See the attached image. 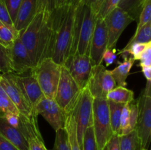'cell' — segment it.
<instances>
[{
    "label": "cell",
    "mask_w": 151,
    "mask_h": 150,
    "mask_svg": "<svg viewBox=\"0 0 151 150\" xmlns=\"http://www.w3.org/2000/svg\"><path fill=\"white\" fill-rule=\"evenodd\" d=\"M139 114V100H134L130 103V118L128 129H127V135L134 130L137 127V123H138Z\"/></svg>",
    "instance_id": "cell-29"
},
{
    "label": "cell",
    "mask_w": 151,
    "mask_h": 150,
    "mask_svg": "<svg viewBox=\"0 0 151 150\" xmlns=\"http://www.w3.org/2000/svg\"><path fill=\"white\" fill-rule=\"evenodd\" d=\"M107 150H120L119 138L118 135H114L106 145Z\"/></svg>",
    "instance_id": "cell-44"
},
{
    "label": "cell",
    "mask_w": 151,
    "mask_h": 150,
    "mask_svg": "<svg viewBox=\"0 0 151 150\" xmlns=\"http://www.w3.org/2000/svg\"><path fill=\"white\" fill-rule=\"evenodd\" d=\"M103 150H107V148H106V147H105V148H104V149H103Z\"/></svg>",
    "instance_id": "cell-50"
},
{
    "label": "cell",
    "mask_w": 151,
    "mask_h": 150,
    "mask_svg": "<svg viewBox=\"0 0 151 150\" xmlns=\"http://www.w3.org/2000/svg\"><path fill=\"white\" fill-rule=\"evenodd\" d=\"M19 35V32L16 30L14 26L7 25L0 21V44L1 45L9 48Z\"/></svg>",
    "instance_id": "cell-24"
},
{
    "label": "cell",
    "mask_w": 151,
    "mask_h": 150,
    "mask_svg": "<svg viewBox=\"0 0 151 150\" xmlns=\"http://www.w3.org/2000/svg\"><path fill=\"white\" fill-rule=\"evenodd\" d=\"M61 66L51 57H48L35 66L31 71L47 98L55 99L60 80Z\"/></svg>",
    "instance_id": "cell-4"
},
{
    "label": "cell",
    "mask_w": 151,
    "mask_h": 150,
    "mask_svg": "<svg viewBox=\"0 0 151 150\" xmlns=\"http://www.w3.org/2000/svg\"><path fill=\"white\" fill-rule=\"evenodd\" d=\"M93 127L99 150H103L114 134L111 125L109 101L94 99L93 103Z\"/></svg>",
    "instance_id": "cell-5"
},
{
    "label": "cell",
    "mask_w": 151,
    "mask_h": 150,
    "mask_svg": "<svg viewBox=\"0 0 151 150\" xmlns=\"http://www.w3.org/2000/svg\"><path fill=\"white\" fill-rule=\"evenodd\" d=\"M151 21V0H145L139 16V21L136 31Z\"/></svg>",
    "instance_id": "cell-30"
},
{
    "label": "cell",
    "mask_w": 151,
    "mask_h": 150,
    "mask_svg": "<svg viewBox=\"0 0 151 150\" xmlns=\"http://www.w3.org/2000/svg\"><path fill=\"white\" fill-rule=\"evenodd\" d=\"M76 4L70 3L51 12L54 30V47L51 58L62 66L70 54L73 39L74 21Z\"/></svg>",
    "instance_id": "cell-2"
},
{
    "label": "cell",
    "mask_w": 151,
    "mask_h": 150,
    "mask_svg": "<svg viewBox=\"0 0 151 150\" xmlns=\"http://www.w3.org/2000/svg\"><path fill=\"white\" fill-rule=\"evenodd\" d=\"M9 113L19 114V111L8 96L0 97V116H4Z\"/></svg>",
    "instance_id": "cell-31"
},
{
    "label": "cell",
    "mask_w": 151,
    "mask_h": 150,
    "mask_svg": "<svg viewBox=\"0 0 151 150\" xmlns=\"http://www.w3.org/2000/svg\"><path fill=\"white\" fill-rule=\"evenodd\" d=\"M142 71L147 80V83H151V66H142Z\"/></svg>",
    "instance_id": "cell-45"
},
{
    "label": "cell",
    "mask_w": 151,
    "mask_h": 150,
    "mask_svg": "<svg viewBox=\"0 0 151 150\" xmlns=\"http://www.w3.org/2000/svg\"><path fill=\"white\" fill-rule=\"evenodd\" d=\"M35 113L41 115L55 131L65 128L67 113L52 99L44 97L35 108Z\"/></svg>",
    "instance_id": "cell-13"
},
{
    "label": "cell",
    "mask_w": 151,
    "mask_h": 150,
    "mask_svg": "<svg viewBox=\"0 0 151 150\" xmlns=\"http://www.w3.org/2000/svg\"><path fill=\"white\" fill-rule=\"evenodd\" d=\"M145 0H121L118 7L131 15L134 20L139 17Z\"/></svg>",
    "instance_id": "cell-26"
},
{
    "label": "cell",
    "mask_w": 151,
    "mask_h": 150,
    "mask_svg": "<svg viewBox=\"0 0 151 150\" xmlns=\"http://www.w3.org/2000/svg\"><path fill=\"white\" fill-rule=\"evenodd\" d=\"M3 117L6 119L7 123L14 127L18 128L19 125V121H20V113L19 114H16V113H9V114L5 115Z\"/></svg>",
    "instance_id": "cell-41"
},
{
    "label": "cell",
    "mask_w": 151,
    "mask_h": 150,
    "mask_svg": "<svg viewBox=\"0 0 151 150\" xmlns=\"http://www.w3.org/2000/svg\"><path fill=\"white\" fill-rule=\"evenodd\" d=\"M37 13L40 11L52 12L54 10V0H36Z\"/></svg>",
    "instance_id": "cell-40"
},
{
    "label": "cell",
    "mask_w": 151,
    "mask_h": 150,
    "mask_svg": "<svg viewBox=\"0 0 151 150\" xmlns=\"http://www.w3.org/2000/svg\"><path fill=\"white\" fill-rule=\"evenodd\" d=\"M109 35L108 48H114L125 28L134 21V19L127 12L119 7H116L104 19Z\"/></svg>",
    "instance_id": "cell-11"
},
{
    "label": "cell",
    "mask_w": 151,
    "mask_h": 150,
    "mask_svg": "<svg viewBox=\"0 0 151 150\" xmlns=\"http://www.w3.org/2000/svg\"><path fill=\"white\" fill-rule=\"evenodd\" d=\"M1 74H0V97H2V96H7V94L6 92L4 91V88L3 87L1 86Z\"/></svg>",
    "instance_id": "cell-48"
},
{
    "label": "cell",
    "mask_w": 151,
    "mask_h": 150,
    "mask_svg": "<svg viewBox=\"0 0 151 150\" xmlns=\"http://www.w3.org/2000/svg\"><path fill=\"white\" fill-rule=\"evenodd\" d=\"M121 0H104L97 12V18L104 19L106 16L118 7Z\"/></svg>",
    "instance_id": "cell-33"
},
{
    "label": "cell",
    "mask_w": 151,
    "mask_h": 150,
    "mask_svg": "<svg viewBox=\"0 0 151 150\" xmlns=\"http://www.w3.org/2000/svg\"><path fill=\"white\" fill-rule=\"evenodd\" d=\"M0 150H19V149L0 133Z\"/></svg>",
    "instance_id": "cell-42"
},
{
    "label": "cell",
    "mask_w": 151,
    "mask_h": 150,
    "mask_svg": "<svg viewBox=\"0 0 151 150\" xmlns=\"http://www.w3.org/2000/svg\"><path fill=\"white\" fill-rule=\"evenodd\" d=\"M120 150H142L139 135L136 129L128 135H119Z\"/></svg>",
    "instance_id": "cell-23"
},
{
    "label": "cell",
    "mask_w": 151,
    "mask_h": 150,
    "mask_svg": "<svg viewBox=\"0 0 151 150\" xmlns=\"http://www.w3.org/2000/svg\"><path fill=\"white\" fill-rule=\"evenodd\" d=\"M11 71L19 75L32 71L34 68L27 49L18 37L8 48Z\"/></svg>",
    "instance_id": "cell-14"
},
{
    "label": "cell",
    "mask_w": 151,
    "mask_h": 150,
    "mask_svg": "<svg viewBox=\"0 0 151 150\" xmlns=\"http://www.w3.org/2000/svg\"><path fill=\"white\" fill-rule=\"evenodd\" d=\"M1 74V70H0V74Z\"/></svg>",
    "instance_id": "cell-51"
},
{
    "label": "cell",
    "mask_w": 151,
    "mask_h": 150,
    "mask_svg": "<svg viewBox=\"0 0 151 150\" xmlns=\"http://www.w3.org/2000/svg\"><path fill=\"white\" fill-rule=\"evenodd\" d=\"M1 84L7 96L17 107L21 114L27 118L37 119L38 116L34 113L30 104L15 79V73L10 71L1 74Z\"/></svg>",
    "instance_id": "cell-8"
},
{
    "label": "cell",
    "mask_w": 151,
    "mask_h": 150,
    "mask_svg": "<svg viewBox=\"0 0 151 150\" xmlns=\"http://www.w3.org/2000/svg\"><path fill=\"white\" fill-rule=\"evenodd\" d=\"M73 1H75V2H76V3H78V4H79V3L81 2V0H73Z\"/></svg>",
    "instance_id": "cell-49"
},
{
    "label": "cell",
    "mask_w": 151,
    "mask_h": 150,
    "mask_svg": "<svg viewBox=\"0 0 151 150\" xmlns=\"http://www.w3.org/2000/svg\"><path fill=\"white\" fill-rule=\"evenodd\" d=\"M97 20V13L90 6L81 3L76 4L70 54L89 55L90 46Z\"/></svg>",
    "instance_id": "cell-3"
},
{
    "label": "cell",
    "mask_w": 151,
    "mask_h": 150,
    "mask_svg": "<svg viewBox=\"0 0 151 150\" xmlns=\"http://www.w3.org/2000/svg\"><path fill=\"white\" fill-rule=\"evenodd\" d=\"M83 150H99L93 125L86 129L83 138Z\"/></svg>",
    "instance_id": "cell-28"
},
{
    "label": "cell",
    "mask_w": 151,
    "mask_h": 150,
    "mask_svg": "<svg viewBox=\"0 0 151 150\" xmlns=\"http://www.w3.org/2000/svg\"><path fill=\"white\" fill-rule=\"evenodd\" d=\"M0 133L19 150H29V143L24 135L18 128L9 124L3 116H0Z\"/></svg>",
    "instance_id": "cell-17"
},
{
    "label": "cell",
    "mask_w": 151,
    "mask_h": 150,
    "mask_svg": "<svg viewBox=\"0 0 151 150\" xmlns=\"http://www.w3.org/2000/svg\"><path fill=\"white\" fill-rule=\"evenodd\" d=\"M139 114L136 130L142 150H147L151 143V97L142 92L139 98Z\"/></svg>",
    "instance_id": "cell-12"
},
{
    "label": "cell",
    "mask_w": 151,
    "mask_h": 150,
    "mask_svg": "<svg viewBox=\"0 0 151 150\" xmlns=\"http://www.w3.org/2000/svg\"><path fill=\"white\" fill-rule=\"evenodd\" d=\"M143 92H144L146 95L149 96L151 97V83H147L145 89L144 90Z\"/></svg>",
    "instance_id": "cell-47"
},
{
    "label": "cell",
    "mask_w": 151,
    "mask_h": 150,
    "mask_svg": "<svg viewBox=\"0 0 151 150\" xmlns=\"http://www.w3.org/2000/svg\"><path fill=\"white\" fill-rule=\"evenodd\" d=\"M103 62L106 63V66H110L114 63H119L118 61V54L115 48H108L105 51L103 56Z\"/></svg>",
    "instance_id": "cell-36"
},
{
    "label": "cell",
    "mask_w": 151,
    "mask_h": 150,
    "mask_svg": "<svg viewBox=\"0 0 151 150\" xmlns=\"http://www.w3.org/2000/svg\"><path fill=\"white\" fill-rule=\"evenodd\" d=\"M151 41V21L142 26L138 31H136L134 36L131 38L125 46L135 43L147 44Z\"/></svg>",
    "instance_id": "cell-25"
},
{
    "label": "cell",
    "mask_w": 151,
    "mask_h": 150,
    "mask_svg": "<svg viewBox=\"0 0 151 150\" xmlns=\"http://www.w3.org/2000/svg\"><path fill=\"white\" fill-rule=\"evenodd\" d=\"M135 60L131 57H125L123 62H119L116 68L111 71L117 86H126V79L129 75L130 71L134 65Z\"/></svg>",
    "instance_id": "cell-19"
},
{
    "label": "cell",
    "mask_w": 151,
    "mask_h": 150,
    "mask_svg": "<svg viewBox=\"0 0 151 150\" xmlns=\"http://www.w3.org/2000/svg\"><path fill=\"white\" fill-rule=\"evenodd\" d=\"M15 79L35 113L37 105L40 101L45 97L35 77L31 73L26 76L15 74Z\"/></svg>",
    "instance_id": "cell-16"
},
{
    "label": "cell",
    "mask_w": 151,
    "mask_h": 150,
    "mask_svg": "<svg viewBox=\"0 0 151 150\" xmlns=\"http://www.w3.org/2000/svg\"><path fill=\"white\" fill-rule=\"evenodd\" d=\"M94 98L90 93L88 87L83 88L75 107L74 116L77 124V137L81 148L83 138L86 129L93 125V103ZM83 150V149H82Z\"/></svg>",
    "instance_id": "cell-6"
},
{
    "label": "cell",
    "mask_w": 151,
    "mask_h": 150,
    "mask_svg": "<svg viewBox=\"0 0 151 150\" xmlns=\"http://www.w3.org/2000/svg\"><path fill=\"white\" fill-rule=\"evenodd\" d=\"M140 61L139 66H151V41L146 44V46L140 57Z\"/></svg>",
    "instance_id": "cell-38"
},
{
    "label": "cell",
    "mask_w": 151,
    "mask_h": 150,
    "mask_svg": "<svg viewBox=\"0 0 151 150\" xmlns=\"http://www.w3.org/2000/svg\"><path fill=\"white\" fill-rule=\"evenodd\" d=\"M0 21L7 25L14 26L3 0H0Z\"/></svg>",
    "instance_id": "cell-39"
},
{
    "label": "cell",
    "mask_w": 151,
    "mask_h": 150,
    "mask_svg": "<svg viewBox=\"0 0 151 150\" xmlns=\"http://www.w3.org/2000/svg\"><path fill=\"white\" fill-rule=\"evenodd\" d=\"M72 0H54V9L59 8L69 4Z\"/></svg>",
    "instance_id": "cell-46"
},
{
    "label": "cell",
    "mask_w": 151,
    "mask_h": 150,
    "mask_svg": "<svg viewBox=\"0 0 151 150\" xmlns=\"http://www.w3.org/2000/svg\"><path fill=\"white\" fill-rule=\"evenodd\" d=\"M109 101V114H110L111 125L112 131L114 134L118 135L120 131V119L121 113H122V108L125 104L116 103L114 101Z\"/></svg>",
    "instance_id": "cell-22"
},
{
    "label": "cell",
    "mask_w": 151,
    "mask_h": 150,
    "mask_svg": "<svg viewBox=\"0 0 151 150\" xmlns=\"http://www.w3.org/2000/svg\"><path fill=\"white\" fill-rule=\"evenodd\" d=\"M109 35L104 19L97 18L90 46L89 57L93 66L103 63V56L108 49Z\"/></svg>",
    "instance_id": "cell-15"
},
{
    "label": "cell",
    "mask_w": 151,
    "mask_h": 150,
    "mask_svg": "<svg viewBox=\"0 0 151 150\" xmlns=\"http://www.w3.org/2000/svg\"><path fill=\"white\" fill-rule=\"evenodd\" d=\"M55 140L53 150H71L70 144L66 129L62 128L58 129L55 131Z\"/></svg>",
    "instance_id": "cell-27"
},
{
    "label": "cell",
    "mask_w": 151,
    "mask_h": 150,
    "mask_svg": "<svg viewBox=\"0 0 151 150\" xmlns=\"http://www.w3.org/2000/svg\"><path fill=\"white\" fill-rule=\"evenodd\" d=\"M62 66L66 69L81 89L86 88L93 65L88 54H70Z\"/></svg>",
    "instance_id": "cell-10"
},
{
    "label": "cell",
    "mask_w": 151,
    "mask_h": 150,
    "mask_svg": "<svg viewBox=\"0 0 151 150\" xmlns=\"http://www.w3.org/2000/svg\"><path fill=\"white\" fill-rule=\"evenodd\" d=\"M0 70L1 74L11 71L8 48L0 44Z\"/></svg>",
    "instance_id": "cell-32"
},
{
    "label": "cell",
    "mask_w": 151,
    "mask_h": 150,
    "mask_svg": "<svg viewBox=\"0 0 151 150\" xmlns=\"http://www.w3.org/2000/svg\"><path fill=\"white\" fill-rule=\"evenodd\" d=\"M116 86L110 70L103 64L94 66L87 87L94 99H106V96Z\"/></svg>",
    "instance_id": "cell-9"
},
{
    "label": "cell",
    "mask_w": 151,
    "mask_h": 150,
    "mask_svg": "<svg viewBox=\"0 0 151 150\" xmlns=\"http://www.w3.org/2000/svg\"><path fill=\"white\" fill-rule=\"evenodd\" d=\"M81 90L66 68L62 66L55 100L66 113L74 109Z\"/></svg>",
    "instance_id": "cell-7"
},
{
    "label": "cell",
    "mask_w": 151,
    "mask_h": 150,
    "mask_svg": "<svg viewBox=\"0 0 151 150\" xmlns=\"http://www.w3.org/2000/svg\"><path fill=\"white\" fill-rule=\"evenodd\" d=\"M106 99L116 103L127 104L134 100V93L125 87L116 86L107 94Z\"/></svg>",
    "instance_id": "cell-20"
},
{
    "label": "cell",
    "mask_w": 151,
    "mask_h": 150,
    "mask_svg": "<svg viewBox=\"0 0 151 150\" xmlns=\"http://www.w3.org/2000/svg\"><path fill=\"white\" fill-rule=\"evenodd\" d=\"M36 13V0H22L13 24L16 30L20 32L25 29L32 21Z\"/></svg>",
    "instance_id": "cell-18"
},
{
    "label": "cell",
    "mask_w": 151,
    "mask_h": 150,
    "mask_svg": "<svg viewBox=\"0 0 151 150\" xmlns=\"http://www.w3.org/2000/svg\"><path fill=\"white\" fill-rule=\"evenodd\" d=\"M19 37L27 49L34 67L44 59L52 57L54 47V30L51 12L40 11Z\"/></svg>",
    "instance_id": "cell-1"
},
{
    "label": "cell",
    "mask_w": 151,
    "mask_h": 150,
    "mask_svg": "<svg viewBox=\"0 0 151 150\" xmlns=\"http://www.w3.org/2000/svg\"><path fill=\"white\" fill-rule=\"evenodd\" d=\"M29 150H48L44 144L42 136H34L29 139Z\"/></svg>",
    "instance_id": "cell-37"
},
{
    "label": "cell",
    "mask_w": 151,
    "mask_h": 150,
    "mask_svg": "<svg viewBox=\"0 0 151 150\" xmlns=\"http://www.w3.org/2000/svg\"><path fill=\"white\" fill-rule=\"evenodd\" d=\"M65 129L68 134L71 150H82L77 137V124L74 116L73 110L67 113Z\"/></svg>",
    "instance_id": "cell-21"
},
{
    "label": "cell",
    "mask_w": 151,
    "mask_h": 150,
    "mask_svg": "<svg viewBox=\"0 0 151 150\" xmlns=\"http://www.w3.org/2000/svg\"><path fill=\"white\" fill-rule=\"evenodd\" d=\"M130 118V103L125 104L121 113L120 119V131L119 135H127L128 123Z\"/></svg>",
    "instance_id": "cell-34"
},
{
    "label": "cell",
    "mask_w": 151,
    "mask_h": 150,
    "mask_svg": "<svg viewBox=\"0 0 151 150\" xmlns=\"http://www.w3.org/2000/svg\"><path fill=\"white\" fill-rule=\"evenodd\" d=\"M103 1H104V0H81L80 3L90 6L97 15V12H98L100 7H101Z\"/></svg>",
    "instance_id": "cell-43"
},
{
    "label": "cell",
    "mask_w": 151,
    "mask_h": 150,
    "mask_svg": "<svg viewBox=\"0 0 151 150\" xmlns=\"http://www.w3.org/2000/svg\"><path fill=\"white\" fill-rule=\"evenodd\" d=\"M3 1H4L7 10H8L10 19H11L13 24H14L16 16H17L19 9L22 2V0H3Z\"/></svg>",
    "instance_id": "cell-35"
}]
</instances>
